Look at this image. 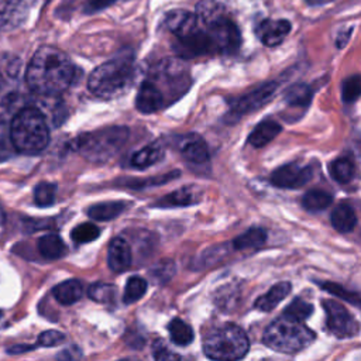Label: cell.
Listing matches in <instances>:
<instances>
[{
	"mask_svg": "<svg viewBox=\"0 0 361 361\" xmlns=\"http://www.w3.org/2000/svg\"><path fill=\"white\" fill-rule=\"evenodd\" d=\"M0 86H1V72H0Z\"/></svg>",
	"mask_w": 361,
	"mask_h": 361,
	"instance_id": "obj_46",
	"label": "cell"
},
{
	"mask_svg": "<svg viewBox=\"0 0 361 361\" xmlns=\"http://www.w3.org/2000/svg\"><path fill=\"white\" fill-rule=\"evenodd\" d=\"M290 283L283 281V282H278L275 283L265 295L259 296L255 303L254 307L262 312H271L272 309H275L278 306L279 302H282L289 293H290Z\"/></svg>",
	"mask_w": 361,
	"mask_h": 361,
	"instance_id": "obj_19",
	"label": "cell"
},
{
	"mask_svg": "<svg viewBox=\"0 0 361 361\" xmlns=\"http://www.w3.org/2000/svg\"><path fill=\"white\" fill-rule=\"evenodd\" d=\"M87 295L94 302L104 303V305H113L117 298V288L111 283L96 282L89 286Z\"/></svg>",
	"mask_w": 361,
	"mask_h": 361,
	"instance_id": "obj_31",
	"label": "cell"
},
{
	"mask_svg": "<svg viewBox=\"0 0 361 361\" xmlns=\"http://www.w3.org/2000/svg\"><path fill=\"white\" fill-rule=\"evenodd\" d=\"M147 292V282L145 279H142L141 276H131L124 288V293H123V302L126 305H131L137 300H140L144 293Z\"/></svg>",
	"mask_w": 361,
	"mask_h": 361,
	"instance_id": "obj_32",
	"label": "cell"
},
{
	"mask_svg": "<svg viewBox=\"0 0 361 361\" xmlns=\"http://www.w3.org/2000/svg\"><path fill=\"white\" fill-rule=\"evenodd\" d=\"M37 345H28V344H25V345H13V347H10L8 350H7V353L8 354H17V353H24V351H31V350H34Z\"/></svg>",
	"mask_w": 361,
	"mask_h": 361,
	"instance_id": "obj_43",
	"label": "cell"
},
{
	"mask_svg": "<svg viewBox=\"0 0 361 361\" xmlns=\"http://www.w3.org/2000/svg\"><path fill=\"white\" fill-rule=\"evenodd\" d=\"M200 25L212 37L213 44L216 47V52L234 54L235 51H238L241 44V35L237 25L230 20V17L223 16L214 21Z\"/></svg>",
	"mask_w": 361,
	"mask_h": 361,
	"instance_id": "obj_8",
	"label": "cell"
},
{
	"mask_svg": "<svg viewBox=\"0 0 361 361\" xmlns=\"http://www.w3.org/2000/svg\"><path fill=\"white\" fill-rule=\"evenodd\" d=\"M164 154H165V149L159 141L151 142L133 154L131 166L138 168V169L148 168V166L157 164L164 157Z\"/></svg>",
	"mask_w": 361,
	"mask_h": 361,
	"instance_id": "obj_21",
	"label": "cell"
},
{
	"mask_svg": "<svg viewBox=\"0 0 361 361\" xmlns=\"http://www.w3.org/2000/svg\"><path fill=\"white\" fill-rule=\"evenodd\" d=\"M267 241V231L261 227H252L243 234H240L234 241L233 245L235 250H248L261 247Z\"/></svg>",
	"mask_w": 361,
	"mask_h": 361,
	"instance_id": "obj_26",
	"label": "cell"
},
{
	"mask_svg": "<svg viewBox=\"0 0 361 361\" xmlns=\"http://www.w3.org/2000/svg\"><path fill=\"white\" fill-rule=\"evenodd\" d=\"M168 331H169V336H171L172 341L176 345L183 347V345H188L193 341L195 334H193L192 327L180 319L171 320V323L168 324Z\"/></svg>",
	"mask_w": 361,
	"mask_h": 361,
	"instance_id": "obj_28",
	"label": "cell"
},
{
	"mask_svg": "<svg viewBox=\"0 0 361 361\" xmlns=\"http://www.w3.org/2000/svg\"><path fill=\"white\" fill-rule=\"evenodd\" d=\"M312 96H313V92L307 85L296 83V85L288 87V90L285 92L283 99L290 106L303 107V106H307L310 103Z\"/></svg>",
	"mask_w": 361,
	"mask_h": 361,
	"instance_id": "obj_30",
	"label": "cell"
},
{
	"mask_svg": "<svg viewBox=\"0 0 361 361\" xmlns=\"http://www.w3.org/2000/svg\"><path fill=\"white\" fill-rule=\"evenodd\" d=\"M27 18V6L21 0L0 1V25L13 28L21 25Z\"/></svg>",
	"mask_w": 361,
	"mask_h": 361,
	"instance_id": "obj_17",
	"label": "cell"
},
{
	"mask_svg": "<svg viewBox=\"0 0 361 361\" xmlns=\"http://www.w3.org/2000/svg\"><path fill=\"white\" fill-rule=\"evenodd\" d=\"M116 0H86L85 10L86 13H96L100 11L109 6H111Z\"/></svg>",
	"mask_w": 361,
	"mask_h": 361,
	"instance_id": "obj_42",
	"label": "cell"
},
{
	"mask_svg": "<svg viewBox=\"0 0 361 361\" xmlns=\"http://www.w3.org/2000/svg\"><path fill=\"white\" fill-rule=\"evenodd\" d=\"M52 295L61 305H73L82 298L83 286L78 279H68L55 285L52 288Z\"/></svg>",
	"mask_w": 361,
	"mask_h": 361,
	"instance_id": "obj_22",
	"label": "cell"
},
{
	"mask_svg": "<svg viewBox=\"0 0 361 361\" xmlns=\"http://www.w3.org/2000/svg\"><path fill=\"white\" fill-rule=\"evenodd\" d=\"M166 104V99L164 93L158 89V86L151 80L145 79L135 96V107L142 114H149L161 110Z\"/></svg>",
	"mask_w": 361,
	"mask_h": 361,
	"instance_id": "obj_12",
	"label": "cell"
},
{
	"mask_svg": "<svg viewBox=\"0 0 361 361\" xmlns=\"http://www.w3.org/2000/svg\"><path fill=\"white\" fill-rule=\"evenodd\" d=\"M130 133L124 126L103 127L80 134L73 140L72 148L92 162H106L126 144Z\"/></svg>",
	"mask_w": 361,
	"mask_h": 361,
	"instance_id": "obj_4",
	"label": "cell"
},
{
	"mask_svg": "<svg viewBox=\"0 0 361 361\" xmlns=\"http://www.w3.org/2000/svg\"><path fill=\"white\" fill-rule=\"evenodd\" d=\"M109 268L114 272H124L131 265V248L126 238L114 237L109 244L107 251Z\"/></svg>",
	"mask_w": 361,
	"mask_h": 361,
	"instance_id": "obj_15",
	"label": "cell"
},
{
	"mask_svg": "<svg viewBox=\"0 0 361 361\" xmlns=\"http://www.w3.org/2000/svg\"><path fill=\"white\" fill-rule=\"evenodd\" d=\"M330 175L338 183H348L355 175V165L350 158H337L330 164Z\"/></svg>",
	"mask_w": 361,
	"mask_h": 361,
	"instance_id": "obj_27",
	"label": "cell"
},
{
	"mask_svg": "<svg viewBox=\"0 0 361 361\" xmlns=\"http://www.w3.org/2000/svg\"><path fill=\"white\" fill-rule=\"evenodd\" d=\"M152 355L158 361H166V360H180V355L172 353L162 341H155L152 347Z\"/></svg>",
	"mask_w": 361,
	"mask_h": 361,
	"instance_id": "obj_41",
	"label": "cell"
},
{
	"mask_svg": "<svg viewBox=\"0 0 361 361\" xmlns=\"http://www.w3.org/2000/svg\"><path fill=\"white\" fill-rule=\"evenodd\" d=\"M331 224L338 233H348L357 224V216L351 206L341 203L331 213Z\"/></svg>",
	"mask_w": 361,
	"mask_h": 361,
	"instance_id": "obj_24",
	"label": "cell"
},
{
	"mask_svg": "<svg viewBox=\"0 0 361 361\" xmlns=\"http://www.w3.org/2000/svg\"><path fill=\"white\" fill-rule=\"evenodd\" d=\"M290 31L288 20H264L257 27V37L267 47L279 45Z\"/></svg>",
	"mask_w": 361,
	"mask_h": 361,
	"instance_id": "obj_14",
	"label": "cell"
},
{
	"mask_svg": "<svg viewBox=\"0 0 361 361\" xmlns=\"http://www.w3.org/2000/svg\"><path fill=\"white\" fill-rule=\"evenodd\" d=\"M316 334L303 322L286 314L275 319L264 331L262 341L267 347L279 353H298L309 347Z\"/></svg>",
	"mask_w": 361,
	"mask_h": 361,
	"instance_id": "obj_5",
	"label": "cell"
},
{
	"mask_svg": "<svg viewBox=\"0 0 361 361\" xmlns=\"http://www.w3.org/2000/svg\"><path fill=\"white\" fill-rule=\"evenodd\" d=\"M250 348L245 331L233 323L212 330L203 340V351L212 360H240Z\"/></svg>",
	"mask_w": 361,
	"mask_h": 361,
	"instance_id": "obj_6",
	"label": "cell"
},
{
	"mask_svg": "<svg viewBox=\"0 0 361 361\" xmlns=\"http://www.w3.org/2000/svg\"><path fill=\"white\" fill-rule=\"evenodd\" d=\"M126 209H127V203L126 202L97 203V204H93V206H90L87 209V216L94 219V220H99V221H106V220L116 219Z\"/></svg>",
	"mask_w": 361,
	"mask_h": 361,
	"instance_id": "obj_25",
	"label": "cell"
},
{
	"mask_svg": "<svg viewBox=\"0 0 361 361\" xmlns=\"http://www.w3.org/2000/svg\"><path fill=\"white\" fill-rule=\"evenodd\" d=\"M312 169L298 164H286L275 169L271 175V183L282 189H298L312 179Z\"/></svg>",
	"mask_w": 361,
	"mask_h": 361,
	"instance_id": "obj_11",
	"label": "cell"
},
{
	"mask_svg": "<svg viewBox=\"0 0 361 361\" xmlns=\"http://www.w3.org/2000/svg\"><path fill=\"white\" fill-rule=\"evenodd\" d=\"M3 221H4V212H3V209L0 207V226L3 224Z\"/></svg>",
	"mask_w": 361,
	"mask_h": 361,
	"instance_id": "obj_45",
	"label": "cell"
},
{
	"mask_svg": "<svg viewBox=\"0 0 361 361\" xmlns=\"http://www.w3.org/2000/svg\"><path fill=\"white\" fill-rule=\"evenodd\" d=\"M200 199V192L193 186H183L171 192L169 195L157 200L155 206L158 207H179V206H190L197 203Z\"/></svg>",
	"mask_w": 361,
	"mask_h": 361,
	"instance_id": "obj_18",
	"label": "cell"
},
{
	"mask_svg": "<svg viewBox=\"0 0 361 361\" xmlns=\"http://www.w3.org/2000/svg\"><path fill=\"white\" fill-rule=\"evenodd\" d=\"M10 140L13 147L25 155L44 151L49 142V127L45 114L37 106L21 107L11 120Z\"/></svg>",
	"mask_w": 361,
	"mask_h": 361,
	"instance_id": "obj_2",
	"label": "cell"
},
{
	"mask_svg": "<svg viewBox=\"0 0 361 361\" xmlns=\"http://www.w3.org/2000/svg\"><path fill=\"white\" fill-rule=\"evenodd\" d=\"M173 49L180 58H195L216 52V47L213 44L212 37L202 25H199V28L190 35L176 38Z\"/></svg>",
	"mask_w": 361,
	"mask_h": 361,
	"instance_id": "obj_10",
	"label": "cell"
},
{
	"mask_svg": "<svg viewBox=\"0 0 361 361\" xmlns=\"http://www.w3.org/2000/svg\"><path fill=\"white\" fill-rule=\"evenodd\" d=\"M176 176H179V172L172 171V172L161 175V176H154V178H147V179H130L131 182H126V185L131 186L134 189H144V188H148V186H157V185L166 183V182L172 180Z\"/></svg>",
	"mask_w": 361,
	"mask_h": 361,
	"instance_id": "obj_38",
	"label": "cell"
},
{
	"mask_svg": "<svg viewBox=\"0 0 361 361\" xmlns=\"http://www.w3.org/2000/svg\"><path fill=\"white\" fill-rule=\"evenodd\" d=\"M76 68L69 56L51 45H44L32 55L25 80L28 87L39 96H59L75 79Z\"/></svg>",
	"mask_w": 361,
	"mask_h": 361,
	"instance_id": "obj_1",
	"label": "cell"
},
{
	"mask_svg": "<svg viewBox=\"0 0 361 361\" xmlns=\"http://www.w3.org/2000/svg\"><path fill=\"white\" fill-rule=\"evenodd\" d=\"M307 1H309V3H313V1H316V0H307Z\"/></svg>",
	"mask_w": 361,
	"mask_h": 361,
	"instance_id": "obj_47",
	"label": "cell"
},
{
	"mask_svg": "<svg viewBox=\"0 0 361 361\" xmlns=\"http://www.w3.org/2000/svg\"><path fill=\"white\" fill-rule=\"evenodd\" d=\"M37 245H38V251H39L41 257H44L47 259H58L62 255H65V252H66L65 243L55 233H49V234L42 235L38 240Z\"/></svg>",
	"mask_w": 361,
	"mask_h": 361,
	"instance_id": "obj_23",
	"label": "cell"
},
{
	"mask_svg": "<svg viewBox=\"0 0 361 361\" xmlns=\"http://www.w3.org/2000/svg\"><path fill=\"white\" fill-rule=\"evenodd\" d=\"M100 234V230L93 223H80L71 231V238L78 244L94 241Z\"/></svg>",
	"mask_w": 361,
	"mask_h": 361,
	"instance_id": "obj_33",
	"label": "cell"
},
{
	"mask_svg": "<svg viewBox=\"0 0 361 361\" xmlns=\"http://www.w3.org/2000/svg\"><path fill=\"white\" fill-rule=\"evenodd\" d=\"M322 303L326 312V327L330 334L337 338H351L358 334V322L340 302L323 300Z\"/></svg>",
	"mask_w": 361,
	"mask_h": 361,
	"instance_id": "obj_7",
	"label": "cell"
},
{
	"mask_svg": "<svg viewBox=\"0 0 361 361\" xmlns=\"http://www.w3.org/2000/svg\"><path fill=\"white\" fill-rule=\"evenodd\" d=\"M333 202V196L324 190H309L303 199V207L309 212H322L324 209H327Z\"/></svg>",
	"mask_w": 361,
	"mask_h": 361,
	"instance_id": "obj_29",
	"label": "cell"
},
{
	"mask_svg": "<svg viewBox=\"0 0 361 361\" xmlns=\"http://www.w3.org/2000/svg\"><path fill=\"white\" fill-rule=\"evenodd\" d=\"M351 31H353V30L350 28V30H347V31L338 34V37H337V47H338V48H343V47L347 44V41H348V38H350V35H351Z\"/></svg>",
	"mask_w": 361,
	"mask_h": 361,
	"instance_id": "obj_44",
	"label": "cell"
},
{
	"mask_svg": "<svg viewBox=\"0 0 361 361\" xmlns=\"http://www.w3.org/2000/svg\"><path fill=\"white\" fill-rule=\"evenodd\" d=\"M320 288H323L324 290L338 296L340 299L345 300V302H350L351 305L354 306H358L361 309V295L357 293V292H350L347 289H344L343 286L337 285V283H333V282H323L320 283Z\"/></svg>",
	"mask_w": 361,
	"mask_h": 361,
	"instance_id": "obj_37",
	"label": "cell"
},
{
	"mask_svg": "<svg viewBox=\"0 0 361 361\" xmlns=\"http://www.w3.org/2000/svg\"><path fill=\"white\" fill-rule=\"evenodd\" d=\"M175 269H176V267H175L173 261L165 259V261H161L159 264H157L151 269V276H154L159 283H162L172 278V275L175 274Z\"/></svg>",
	"mask_w": 361,
	"mask_h": 361,
	"instance_id": "obj_39",
	"label": "cell"
},
{
	"mask_svg": "<svg viewBox=\"0 0 361 361\" xmlns=\"http://www.w3.org/2000/svg\"><path fill=\"white\" fill-rule=\"evenodd\" d=\"M65 340V334L56 330H47L44 333H41L38 336V341L37 345H42V347H55L62 344Z\"/></svg>",
	"mask_w": 361,
	"mask_h": 361,
	"instance_id": "obj_40",
	"label": "cell"
},
{
	"mask_svg": "<svg viewBox=\"0 0 361 361\" xmlns=\"http://www.w3.org/2000/svg\"><path fill=\"white\" fill-rule=\"evenodd\" d=\"M313 313V306L302 298H295L283 310V314L305 322Z\"/></svg>",
	"mask_w": 361,
	"mask_h": 361,
	"instance_id": "obj_34",
	"label": "cell"
},
{
	"mask_svg": "<svg viewBox=\"0 0 361 361\" xmlns=\"http://www.w3.org/2000/svg\"><path fill=\"white\" fill-rule=\"evenodd\" d=\"M179 151L182 157L192 164H203L209 159V148L204 140L196 134H189L180 138Z\"/></svg>",
	"mask_w": 361,
	"mask_h": 361,
	"instance_id": "obj_16",
	"label": "cell"
},
{
	"mask_svg": "<svg viewBox=\"0 0 361 361\" xmlns=\"http://www.w3.org/2000/svg\"><path fill=\"white\" fill-rule=\"evenodd\" d=\"M56 185L51 182H41L34 189V200L38 206H51L55 202Z\"/></svg>",
	"mask_w": 361,
	"mask_h": 361,
	"instance_id": "obj_35",
	"label": "cell"
},
{
	"mask_svg": "<svg viewBox=\"0 0 361 361\" xmlns=\"http://www.w3.org/2000/svg\"><path fill=\"white\" fill-rule=\"evenodd\" d=\"M278 87V82H268L261 85L259 87H257L255 90L244 94L243 97L237 99L231 107L230 111L227 113L226 120L228 123H234L237 121L241 116L251 113L259 107H262L269 99H272L275 90Z\"/></svg>",
	"mask_w": 361,
	"mask_h": 361,
	"instance_id": "obj_9",
	"label": "cell"
},
{
	"mask_svg": "<svg viewBox=\"0 0 361 361\" xmlns=\"http://www.w3.org/2000/svg\"><path fill=\"white\" fill-rule=\"evenodd\" d=\"M1 316H3V313H1V310H0V319H1Z\"/></svg>",
	"mask_w": 361,
	"mask_h": 361,
	"instance_id": "obj_48",
	"label": "cell"
},
{
	"mask_svg": "<svg viewBox=\"0 0 361 361\" xmlns=\"http://www.w3.org/2000/svg\"><path fill=\"white\" fill-rule=\"evenodd\" d=\"M199 20L196 13H190L183 8L171 10L165 16V27L176 37L183 38L190 35L199 28Z\"/></svg>",
	"mask_w": 361,
	"mask_h": 361,
	"instance_id": "obj_13",
	"label": "cell"
},
{
	"mask_svg": "<svg viewBox=\"0 0 361 361\" xmlns=\"http://www.w3.org/2000/svg\"><path fill=\"white\" fill-rule=\"evenodd\" d=\"M361 94V76L354 75L347 78L341 85V99L345 103H353Z\"/></svg>",
	"mask_w": 361,
	"mask_h": 361,
	"instance_id": "obj_36",
	"label": "cell"
},
{
	"mask_svg": "<svg viewBox=\"0 0 361 361\" xmlns=\"http://www.w3.org/2000/svg\"><path fill=\"white\" fill-rule=\"evenodd\" d=\"M281 130L282 127L276 121L264 120L258 123L255 128L251 131V134L248 135V144L255 148H261L267 145L271 140H274L281 133Z\"/></svg>",
	"mask_w": 361,
	"mask_h": 361,
	"instance_id": "obj_20",
	"label": "cell"
},
{
	"mask_svg": "<svg viewBox=\"0 0 361 361\" xmlns=\"http://www.w3.org/2000/svg\"><path fill=\"white\" fill-rule=\"evenodd\" d=\"M135 68L130 58H116L99 65L87 79L89 90L100 99H116L124 94L134 82Z\"/></svg>",
	"mask_w": 361,
	"mask_h": 361,
	"instance_id": "obj_3",
	"label": "cell"
}]
</instances>
